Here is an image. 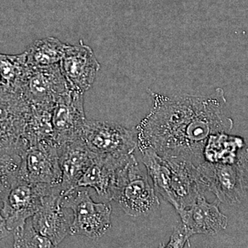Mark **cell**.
<instances>
[{
    "label": "cell",
    "mask_w": 248,
    "mask_h": 248,
    "mask_svg": "<svg viewBox=\"0 0 248 248\" xmlns=\"http://www.w3.org/2000/svg\"><path fill=\"white\" fill-rule=\"evenodd\" d=\"M226 102L222 90L210 96L154 94L153 108L136 129L140 151L151 149L198 166L205 161L209 138L232 128L223 111Z\"/></svg>",
    "instance_id": "cell-1"
},
{
    "label": "cell",
    "mask_w": 248,
    "mask_h": 248,
    "mask_svg": "<svg viewBox=\"0 0 248 248\" xmlns=\"http://www.w3.org/2000/svg\"><path fill=\"white\" fill-rule=\"evenodd\" d=\"M142 161L155 191L178 212L191 206L205 191L198 182L197 166L164 157L151 149L141 151Z\"/></svg>",
    "instance_id": "cell-2"
},
{
    "label": "cell",
    "mask_w": 248,
    "mask_h": 248,
    "mask_svg": "<svg viewBox=\"0 0 248 248\" xmlns=\"http://www.w3.org/2000/svg\"><path fill=\"white\" fill-rule=\"evenodd\" d=\"M31 110V104L19 89L0 86V156H21L27 149L24 134Z\"/></svg>",
    "instance_id": "cell-3"
},
{
    "label": "cell",
    "mask_w": 248,
    "mask_h": 248,
    "mask_svg": "<svg viewBox=\"0 0 248 248\" xmlns=\"http://www.w3.org/2000/svg\"><path fill=\"white\" fill-rule=\"evenodd\" d=\"M112 200L126 215L133 217L146 216L159 206L156 191L134 155L119 172Z\"/></svg>",
    "instance_id": "cell-4"
},
{
    "label": "cell",
    "mask_w": 248,
    "mask_h": 248,
    "mask_svg": "<svg viewBox=\"0 0 248 248\" xmlns=\"http://www.w3.org/2000/svg\"><path fill=\"white\" fill-rule=\"evenodd\" d=\"M62 204L73 213L71 234L97 239L110 229L112 207L108 203H95L89 190L72 189L63 194Z\"/></svg>",
    "instance_id": "cell-5"
},
{
    "label": "cell",
    "mask_w": 248,
    "mask_h": 248,
    "mask_svg": "<svg viewBox=\"0 0 248 248\" xmlns=\"http://www.w3.org/2000/svg\"><path fill=\"white\" fill-rule=\"evenodd\" d=\"M79 139L94 154L125 156L138 146L137 130L112 122L86 120Z\"/></svg>",
    "instance_id": "cell-6"
},
{
    "label": "cell",
    "mask_w": 248,
    "mask_h": 248,
    "mask_svg": "<svg viewBox=\"0 0 248 248\" xmlns=\"http://www.w3.org/2000/svg\"><path fill=\"white\" fill-rule=\"evenodd\" d=\"M15 87L31 106L54 107L69 90L60 64L47 67L27 66L22 79Z\"/></svg>",
    "instance_id": "cell-7"
},
{
    "label": "cell",
    "mask_w": 248,
    "mask_h": 248,
    "mask_svg": "<svg viewBox=\"0 0 248 248\" xmlns=\"http://www.w3.org/2000/svg\"><path fill=\"white\" fill-rule=\"evenodd\" d=\"M56 186L32 184L19 177L6 196L0 210L8 230L13 232L24 225L38 211L44 197L53 192Z\"/></svg>",
    "instance_id": "cell-8"
},
{
    "label": "cell",
    "mask_w": 248,
    "mask_h": 248,
    "mask_svg": "<svg viewBox=\"0 0 248 248\" xmlns=\"http://www.w3.org/2000/svg\"><path fill=\"white\" fill-rule=\"evenodd\" d=\"M19 177L32 184L59 186L62 171L58 146L54 141L31 144L21 155Z\"/></svg>",
    "instance_id": "cell-9"
},
{
    "label": "cell",
    "mask_w": 248,
    "mask_h": 248,
    "mask_svg": "<svg viewBox=\"0 0 248 248\" xmlns=\"http://www.w3.org/2000/svg\"><path fill=\"white\" fill-rule=\"evenodd\" d=\"M198 182L203 190L213 192L221 203L234 205L245 197L238 165L204 161L197 166Z\"/></svg>",
    "instance_id": "cell-10"
},
{
    "label": "cell",
    "mask_w": 248,
    "mask_h": 248,
    "mask_svg": "<svg viewBox=\"0 0 248 248\" xmlns=\"http://www.w3.org/2000/svg\"><path fill=\"white\" fill-rule=\"evenodd\" d=\"M84 94L69 89L55 103L52 111V125L57 146L79 138L83 125L87 120Z\"/></svg>",
    "instance_id": "cell-11"
},
{
    "label": "cell",
    "mask_w": 248,
    "mask_h": 248,
    "mask_svg": "<svg viewBox=\"0 0 248 248\" xmlns=\"http://www.w3.org/2000/svg\"><path fill=\"white\" fill-rule=\"evenodd\" d=\"M60 66L69 89L84 94L93 86L101 68L92 48L82 41L78 45H67Z\"/></svg>",
    "instance_id": "cell-12"
},
{
    "label": "cell",
    "mask_w": 248,
    "mask_h": 248,
    "mask_svg": "<svg viewBox=\"0 0 248 248\" xmlns=\"http://www.w3.org/2000/svg\"><path fill=\"white\" fill-rule=\"evenodd\" d=\"M63 192L60 186L46 195L40 208L32 217L36 231L50 240L55 247L71 234L72 221L68 208L62 205Z\"/></svg>",
    "instance_id": "cell-13"
},
{
    "label": "cell",
    "mask_w": 248,
    "mask_h": 248,
    "mask_svg": "<svg viewBox=\"0 0 248 248\" xmlns=\"http://www.w3.org/2000/svg\"><path fill=\"white\" fill-rule=\"evenodd\" d=\"M133 155L94 154L91 166L78 182V187H91L99 197L112 200L119 172Z\"/></svg>",
    "instance_id": "cell-14"
},
{
    "label": "cell",
    "mask_w": 248,
    "mask_h": 248,
    "mask_svg": "<svg viewBox=\"0 0 248 248\" xmlns=\"http://www.w3.org/2000/svg\"><path fill=\"white\" fill-rule=\"evenodd\" d=\"M218 200L209 203L201 196L189 208L178 212L190 234L215 235L226 229L228 217L219 210Z\"/></svg>",
    "instance_id": "cell-15"
},
{
    "label": "cell",
    "mask_w": 248,
    "mask_h": 248,
    "mask_svg": "<svg viewBox=\"0 0 248 248\" xmlns=\"http://www.w3.org/2000/svg\"><path fill=\"white\" fill-rule=\"evenodd\" d=\"M62 171L60 184L63 194L78 187V182L92 163V153L80 139L58 146Z\"/></svg>",
    "instance_id": "cell-16"
},
{
    "label": "cell",
    "mask_w": 248,
    "mask_h": 248,
    "mask_svg": "<svg viewBox=\"0 0 248 248\" xmlns=\"http://www.w3.org/2000/svg\"><path fill=\"white\" fill-rule=\"evenodd\" d=\"M67 45L54 37L35 41L26 50L28 66L47 67L60 64Z\"/></svg>",
    "instance_id": "cell-17"
},
{
    "label": "cell",
    "mask_w": 248,
    "mask_h": 248,
    "mask_svg": "<svg viewBox=\"0 0 248 248\" xmlns=\"http://www.w3.org/2000/svg\"><path fill=\"white\" fill-rule=\"evenodd\" d=\"M27 53L7 55L0 53V75L4 85L16 86L27 68Z\"/></svg>",
    "instance_id": "cell-18"
},
{
    "label": "cell",
    "mask_w": 248,
    "mask_h": 248,
    "mask_svg": "<svg viewBox=\"0 0 248 248\" xmlns=\"http://www.w3.org/2000/svg\"><path fill=\"white\" fill-rule=\"evenodd\" d=\"M21 158L19 155L0 156V208L13 186L19 179Z\"/></svg>",
    "instance_id": "cell-19"
},
{
    "label": "cell",
    "mask_w": 248,
    "mask_h": 248,
    "mask_svg": "<svg viewBox=\"0 0 248 248\" xmlns=\"http://www.w3.org/2000/svg\"><path fill=\"white\" fill-rule=\"evenodd\" d=\"M13 233L14 248H55L50 240L36 231L31 218Z\"/></svg>",
    "instance_id": "cell-20"
},
{
    "label": "cell",
    "mask_w": 248,
    "mask_h": 248,
    "mask_svg": "<svg viewBox=\"0 0 248 248\" xmlns=\"http://www.w3.org/2000/svg\"><path fill=\"white\" fill-rule=\"evenodd\" d=\"M192 236L190 232L186 228L184 223L181 222L174 228L169 242L166 248H184L190 247V238Z\"/></svg>",
    "instance_id": "cell-21"
},
{
    "label": "cell",
    "mask_w": 248,
    "mask_h": 248,
    "mask_svg": "<svg viewBox=\"0 0 248 248\" xmlns=\"http://www.w3.org/2000/svg\"><path fill=\"white\" fill-rule=\"evenodd\" d=\"M236 164L239 167L245 196L248 197V148L240 154Z\"/></svg>",
    "instance_id": "cell-22"
},
{
    "label": "cell",
    "mask_w": 248,
    "mask_h": 248,
    "mask_svg": "<svg viewBox=\"0 0 248 248\" xmlns=\"http://www.w3.org/2000/svg\"><path fill=\"white\" fill-rule=\"evenodd\" d=\"M0 210H1V208H0ZM10 232H11L8 230L4 217H2L1 212H0V241L6 238Z\"/></svg>",
    "instance_id": "cell-23"
},
{
    "label": "cell",
    "mask_w": 248,
    "mask_h": 248,
    "mask_svg": "<svg viewBox=\"0 0 248 248\" xmlns=\"http://www.w3.org/2000/svg\"><path fill=\"white\" fill-rule=\"evenodd\" d=\"M1 85H4V84L2 78H1V75H0V86H1Z\"/></svg>",
    "instance_id": "cell-24"
}]
</instances>
